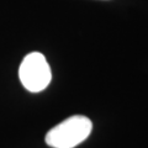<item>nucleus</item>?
<instances>
[{
  "label": "nucleus",
  "mask_w": 148,
  "mask_h": 148,
  "mask_svg": "<svg viewBox=\"0 0 148 148\" xmlns=\"http://www.w3.org/2000/svg\"><path fill=\"white\" fill-rule=\"evenodd\" d=\"M91 130L90 119L83 115H74L51 128L45 140L52 148H74L89 137Z\"/></svg>",
  "instance_id": "obj_1"
},
{
  "label": "nucleus",
  "mask_w": 148,
  "mask_h": 148,
  "mask_svg": "<svg viewBox=\"0 0 148 148\" xmlns=\"http://www.w3.org/2000/svg\"><path fill=\"white\" fill-rule=\"evenodd\" d=\"M18 77L25 89L31 92H40L51 83L52 72L42 53L32 52L22 59L18 68Z\"/></svg>",
  "instance_id": "obj_2"
}]
</instances>
